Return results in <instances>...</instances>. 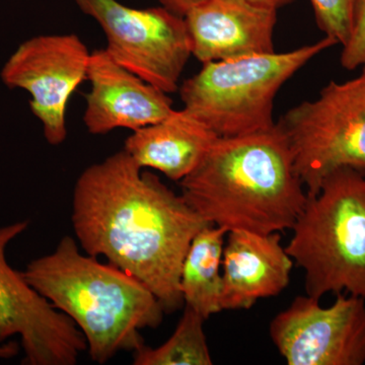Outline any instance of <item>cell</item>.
I'll use <instances>...</instances> for the list:
<instances>
[{
    "mask_svg": "<svg viewBox=\"0 0 365 365\" xmlns=\"http://www.w3.org/2000/svg\"><path fill=\"white\" fill-rule=\"evenodd\" d=\"M71 222L86 254L105 257L141 281L165 313L184 304L182 262L195 235L209 223L126 151L81 173L72 195Z\"/></svg>",
    "mask_w": 365,
    "mask_h": 365,
    "instance_id": "6da1fadb",
    "label": "cell"
},
{
    "mask_svg": "<svg viewBox=\"0 0 365 365\" xmlns=\"http://www.w3.org/2000/svg\"><path fill=\"white\" fill-rule=\"evenodd\" d=\"M180 186L182 198L206 222L227 232L292 230L307 199L277 123L260 133L218 137Z\"/></svg>",
    "mask_w": 365,
    "mask_h": 365,
    "instance_id": "7a4b0ae2",
    "label": "cell"
},
{
    "mask_svg": "<svg viewBox=\"0 0 365 365\" xmlns=\"http://www.w3.org/2000/svg\"><path fill=\"white\" fill-rule=\"evenodd\" d=\"M29 284L76 324L91 359L105 364L122 350L144 344L140 331L155 329L165 313L150 288L113 264L83 254L73 237H62L51 254L31 262Z\"/></svg>",
    "mask_w": 365,
    "mask_h": 365,
    "instance_id": "3957f363",
    "label": "cell"
},
{
    "mask_svg": "<svg viewBox=\"0 0 365 365\" xmlns=\"http://www.w3.org/2000/svg\"><path fill=\"white\" fill-rule=\"evenodd\" d=\"M285 250L304 271L309 297L346 292L365 299V173L328 175L292 225Z\"/></svg>",
    "mask_w": 365,
    "mask_h": 365,
    "instance_id": "277c9868",
    "label": "cell"
},
{
    "mask_svg": "<svg viewBox=\"0 0 365 365\" xmlns=\"http://www.w3.org/2000/svg\"><path fill=\"white\" fill-rule=\"evenodd\" d=\"M338 45L330 37L287 52L204 63L179 86L182 109L218 137L271 130L278 91L312 59Z\"/></svg>",
    "mask_w": 365,
    "mask_h": 365,
    "instance_id": "5b68a950",
    "label": "cell"
},
{
    "mask_svg": "<svg viewBox=\"0 0 365 365\" xmlns=\"http://www.w3.org/2000/svg\"><path fill=\"white\" fill-rule=\"evenodd\" d=\"M277 125L307 195L341 168L365 173V71L344 83L331 81L318 98L288 110Z\"/></svg>",
    "mask_w": 365,
    "mask_h": 365,
    "instance_id": "8992f818",
    "label": "cell"
},
{
    "mask_svg": "<svg viewBox=\"0 0 365 365\" xmlns=\"http://www.w3.org/2000/svg\"><path fill=\"white\" fill-rule=\"evenodd\" d=\"M93 19L107 40L106 51L119 66L163 93L179 90L192 56L184 16L162 6L134 9L118 0H74Z\"/></svg>",
    "mask_w": 365,
    "mask_h": 365,
    "instance_id": "52a82bcc",
    "label": "cell"
},
{
    "mask_svg": "<svg viewBox=\"0 0 365 365\" xmlns=\"http://www.w3.org/2000/svg\"><path fill=\"white\" fill-rule=\"evenodd\" d=\"M90 57L76 34L40 35L21 43L2 67L0 78L7 88L30 93L31 111L51 145L66 140L67 105L88 78Z\"/></svg>",
    "mask_w": 365,
    "mask_h": 365,
    "instance_id": "ba28073f",
    "label": "cell"
},
{
    "mask_svg": "<svg viewBox=\"0 0 365 365\" xmlns=\"http://www.w3.org/2000/svg\"><path fill=\"white\" fill-rule=\"evenodd\" d=\"M28 227L20 222L0 227V343L19 336L26 364H76L86 351L83 333L6 260L9 242Z\"/></svg>",
    "mask_w": 365,
    "mask_h": 365,
    "instance_id": "9c48e42d",
    "label": "cell"
},
{
    "mask_svg": "<svg viewBox=\"0 0 365 365\" xmlns=\"http://www.w3.org/2000/svg\"><path fill=\"white\" fill-rule=\"evenodd\" d=\"M295 297L270 324L274 345L288 365L365 364V299L337 294L332 306Z\"/></svg>",
    "mask_w": 365,
    "mask_h": 365,
    "instance_id": "30bf717a",
    "label": "cell"
},
{
    "mask_svg": "<svg viewBox=\"0 0 365 365\" xmlns=\"http://www.w3.org/2000/svg\"><path fill=\"white\" fill-rule=\"evenodd\" d=\"M83 123L93 135L115 129L138 130L174 112L168 93L119 66L106 49L91 52Z\"/></svg>",
    "mask_w": 365,
    "mask_h": 365,
    "instance_id": "8fae6325",
    "label": "cell"
},
{
    "mask_svg": "<svg viewBox=\"0 0 365 365\" xmlns=\"http://www.w3.org/2000/svg\"><path fill=\"white\" fill-rule=\"evenodd\" d=\"M201 63L272 53L277 11L244 0H202L184 16Z\"/></svg>",
    "mask_w": 365,
    "mask_h": 365,
    "instance_id": "7c38bea8",
    "label": "cell"
},
{
    "mask_svg": "<svg viewBox=\"0 0 365 365\" xmlns=\"http://www.w3.org/2000/svg\"><path fill=\"white\" fill-rule=\"evenodd\" d=\"M294 262L280 232H227L222 256L223 311L249 309L288 287Z\"/></svg>",
    "mask_w": 365,
    "mask_h": 365,
    "instance_id": "4fadbf2b",
    "label": "cell"
},
{
    "mask_svg": "<svg viewBox=\"0 0 365 365\" xmlns=\"http://www.w3.org/2000/svg\"><path fill=\"white\" fill-rule=\"evenodd\" d=\"M218 136L182 110L132 131L123 150L141 169H153L181 182L198 167Z\"/></svg>",
    "mask_w": 365,
    "mask_h": 365,
    "instance_id": "5bb4252c",
    "label": "cell"
},
{
    "mask_svg": "<svg viewBox=\"0 0 365 365\" xmlns=\"http://www.w3.org/2000/svg\"><path fill=\"white\" fill-rule=\"evenodd\" d=\"M227 232L209 225L190 245L182 262L180 289L184 304L204 319L222 312V256Z\"/></svg>",
    "mask_w": 365,
    "mask_h": 365,
    "instance_id": "9a60e30c",
    "label": "cell"
},
{
    "mask_svg": "<svg viewBox=\"0 0 365 365\" xmlns=\"http://www.w3.org/2000/svg\"><path fill=\"white\" fill-rule=\"evenodd\" d=\"M204 322L197 312L185 306L176 330L158 347L143 345L134 351L135 365H211Z\"/></svg>",
    "mask_w": 365,
    "mask_h": 365,
    "instance_id": "2e32d148",
    "label": "cell"
},
{
    "mask_svg": "<svg viewBox=\"0 0 365 365\" xmlns=\"http://www.w3.org/2000/svg\"><path fill=\"white\" fill-rule=\"evenodd\" d=\"M319 30L344 46L351 34L359 0H311Z\"/></svg>",
    "mask_w": 365,
    "mask_h": 365,
    "instance_id": "e0dca14e",
    "label": "cell"
},
{
    "mask_svg": "<svg viewBox=\"0 0 365 365\" xmlns=\"http://www.w3.org/2000/svg\"><path fill=\"white\" fill-rule=\"evenodd\" d=\"M340 63L347 71H365V0H359L349 39L342 46Z\"/></svg>",
    "mask_w": 365,
    "mask_h": 365,
    "instance_id": "ac0fdd59",
    "label": "cell"
},
{
    "mask_svg": "<svg viewBox=\"0 0 365 365\" xmlns=\"http://www.w3.org/2000/svg\"><path fill=\"white\" fill-rule=\"evenodd\" d=\"M158 1L160 2V6L165 7L173 13L184 16L188 13L189 9L202 0H158Z\"/></svg>",
    "mask_w": 365,
    "mask_h": 365,
    "instance_id": "d6986e66",
    "label": "cell"
},
{
    "mask_svg": "<svg viewBox=\"0 0 365 365\" xmlns=\"http://www.w3.org/2000/svg\"><path fill=\"white\" fill-rule=\"evenodd\" d=\"M254 6L265 7V9H274L277 11L281 7L287 6L288 4H292L295 0H244Z\"/></svg>",
    "mask_w": 365,
    "mask_h": 365,
    "instance_id": "ffe728a7",
    "label": "cell"
}]
</instances>
